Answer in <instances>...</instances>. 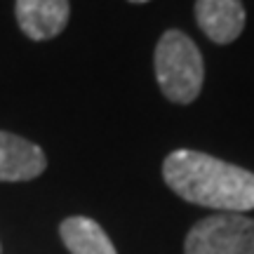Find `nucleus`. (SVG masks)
Masks as SVG:
<instances>
[{
	"instance_id": "f257e3e1",
	"label": "nucleus",
	"mask_w": 254,
	"mask_h": 254,
	"mask_svg": "<svg viewBox=\"0 0 254 254\" xmlns=\"http://www.w3.org/2000/svg\"><path fill=\"white\" fill-rule=\"evenodd\" d=\"M165 184L190 205L238 212L254 209V172L214 155L179 148L165 158Z\"/></svg>"
},
{
	"instance_id": "f03ea898",
	"label": "nucleus",
	"mask_w": 254,
	"mask_h": 254,
	"mask_svg": "<svg viewBox=\"0 0 254 254\" xmlns=\"http://www.w3.org/2000/svg\"><path fill=\"white\" fill-rule=\"evenodd\" d=\"M158 85L172 104H190L198 99L205 80L202 55L182 31H165L153 55Z\"/></svg>"
},
{
	"instance_id": "7ed1b4c3",
	"label": "nucleus",
	"mask_w": 254,
	"mask_h": 254,
	"mask_svg": "<svg viewBox=\"0 0 254 254\" xmlns=\"http://www.w3.org/2000/svg\"><path fill=\"white\" fill-rule=\"evenodd\" d=\"M184 254H254V219L219 212L189 231Z\"/></svg>"
},
{
	"instance_id": "20e7f679",
	"label": "nucleus",
	"mask_w": 254,
	"mask_h": 254,
	"mask_svg": "<svg viewBox=\"0 0 254 254\" xmlns=\"http://www.w3.org/2000/svg\"><path fill=\"white\" fill-rule=\"evenodd\" d=\"M19 28L31 40H50L68 24V0H17L14 5Z\"/></svg>"
},
{
	"instance_id": "39448f33",
	"label": "nucleus",
	"mask_w": 254,
	"mask_h": 254,
	"mask_svg": "<svg viewBox=\"0 0 254 254\" xmlns=\"http://www.w3.org/2000/svg\"><path fill=\"white\" fill-rule=\"evenodd\" d=\"M45 167L47 158L38 144L0 132V182H28L45 172Z\"/></svg>"
},
{
	"instance_id": "423d86ee",
	"label": "nucleus",
	"mask_w": 254,
	"mask_h": 254,
	"mask_svg": "<svg viewBox=\"0 0 254 254\" xmlns=\"http://www.w3.org/2000/svg\"><path fill=\"white\" fill-rule=\"evenodd\" d=\"M195 21L212 43L228 45L245 28V5L243 0H195Z\"/></svg>"
},
{
	"instance_id": "0eeeda50",
	"label": "nucleus",
	"mask_w": 254,
	"mask_h": 254,
	"mask_svg": "<svg viewBox=\"0 0 254 254\" xmlns=\"http://www.w3.org/2000/svg\"><path fill=\"white\" fill-rule=\"evenodd\" d=\"M59 233L71 254H118L106 231L90 217L64 219Z\"/></svg>"
},
{
	"instance_id": "6e6552de",
	"label": "nucleus",
	"mask_w": 254,
	"mask_h": 254,
	"mask_svg": "<svg viewBox=\"0 0 254 254\" xmlns=\"http://www.w3.org/2000/svg\"><path fill=\"white\" fill-rule=\"evenodd\" d=\"M129 2H148V0H129Z\"/></svg>"
}]
</instances>
